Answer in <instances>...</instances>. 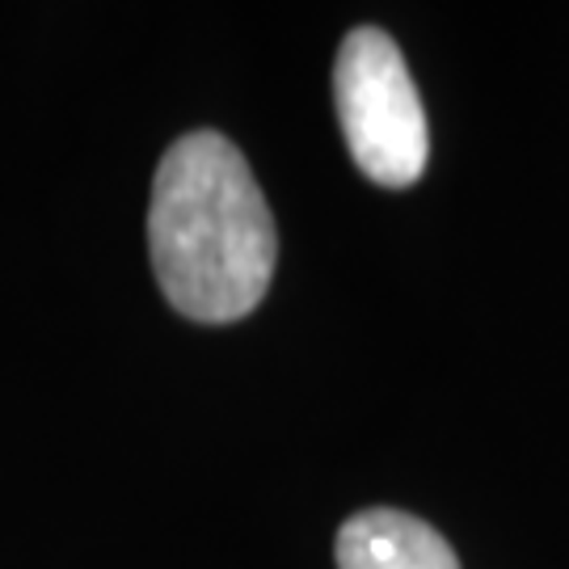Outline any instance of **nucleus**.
<instances>
[{
	"label": "nucleus",
	"mask_w": 569,
	"mask_h": 569,
	"mask_svg": "<svg viewBox=\"0 0 569 569\" xmlns=\"http://www.w3.org/2000/svg\"><path fill=\"white\" fill-rule=\"evenodd\" d=\"M148 258L164 300L199 326L241 321L266 300L279 232L241 148L190 131L157 164Z\"/></svg>",
	"instance_id": "f257e3e1"
},
{
	"label": "nucleus",
	"mask_w": 569,
	"mask_h": 569,
	"mask_svg": "<svg viewBox=\"0 0 569 569\" xmlns=\"http://www.w3.org/2000/svg\"><path fill=\"white\" fill-rule=\"evenodd\" d=\"M333 106L350 157L367 182L406 190L430 157L427 110L401 47L376 26L350 30L333 60Z\"/></svg>",
	"instance_id": "f03ea898"
},
{
	"label": "nucleus",
	"mask_w": 569,
	"mask_h": 569,
	"mask_svg": "<svg viewBox=\"0 0 569 569\" xmlns=\"http://www.w3.org/2000/svg\"><path fill=\"white\" fill-rule=\"evenodd\" d=\"M338 569H460V561L430 523L376 507L342 523Z\"/></svg>",
	"instance_id": "7ed1b4c3"
}]
</instances>
